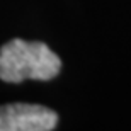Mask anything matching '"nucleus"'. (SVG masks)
<instances>
[{
    "mask_svg": "<svg viewBox=\"0 0 131 131\" xmlns=\"http://www.w3.org/2000/svg\"><path fill=\"white\" fill-rule=\"evenodd\" d=\"M61 70V60L41 41L15 38L0 48V78L19 83L26 78L51 80Z\"/></svg>",
    "mask_w": 131,
    "mask_h": 131,
    "instance_id": "1",
    "label": "nucleus"
},
{
    "mask_svg": "<svg viewBox=\"0 0 131 131\" xmlns=\"http://www.w3.org/2000/svg\"><path fill=\"white\" fill-rule=\"evenodd\" d=\"M58 124V114L39 104L0 106V131H51Z\"/></svg>",
    "mask_w": 131,
    "mask_h": 131,
    "instance_id": "2",
    "label": "nucleus"
}]
</instances>
